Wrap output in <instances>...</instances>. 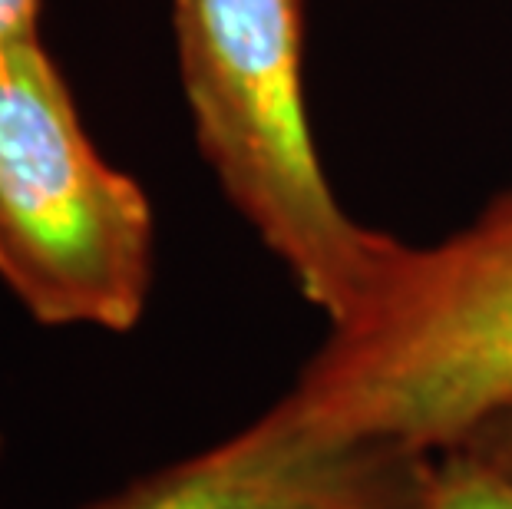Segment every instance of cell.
I'll return each instance as SVG.
<instances>
[{
	"instance_id": "cell-1",
	"label": "cell",
	"mask_w": 512,
	"mask_h": 509,
	"mask_svg": "<svg viewBox=\"0 0 512 509\" xmlns=\"http://www.w3.org/2000/svg\"><path fill=\"white\" fill-rule=\"evenodd\" d=\"M304 20L308 0H172L202 159L304 301L337 328L374 301L407 242L357 222L324 176L304 100Z\"/></svg>"
},
{
	"instance_id": "cell-2",
	"label": "cell",
	"mask_w": 512,
	"mask_h": 509,
	"mask_svg": "<svg viewBox=\"0 0 512 509\" xmlns=\"http://www.w3.org/2000/svg\"><path fill=\"white\" fill-rule=\"evenodd\" d=\"M281 400L334 437L440 453L512 400V189L460 232L403 245L374 301Z\"/></svg>"
},
{
	"instance_id": "cell-3",
	"label": "cell",
	"mask_w": 512,
	"mask_h": 509,
	"mask_svg": "<svg viewBox=\"0 0 512 509\" xmlns=\"http://www.w3.org/2000/svg\"><path fill=\"white\" fill-rule=\"evenodd\" d=\"M143 186L93 146L40 37L0 50V281L47 328L133 331L152 291Z\"/></svg>"
},
{
	"instance_id": "cell-4",
	"label": "cell",
	"mask_w": 512,
	"mask_h": 509,
	"mask_svg": "<svg viewBox=\"0 0 512 509\" xmlns=\"http://www.w3.org/2000/svg\"><path fill=\"white\" fill-rule=\"evenodd\" d=\"M433 453L334 437L275 400L215 447L83 509H403Z\"/></svg>"
},
{
	"instance_id": "cell-5",
	"label": "cell",
	"mask_w": 512,
	"mask_h": 509,
	"mask_svg": "<svg viewBox=\"0 0 512 509\" xmlns=\"http://www.w3.org/2000/svg\"><path fill=\"white\" fill-rule=\"evenodd\" d=\"M403 509H512V467L456 443L433 453L420 490Z\"/></svg>"
},
{
	"instance_id": "cell-6",
	"label": "cell",
	"mask_w": 512,
	"mask_h": 509,
	"mask_svg": "<svg viewBox=\"0 0 512 509\" xmlns=\"http://www.w3.org/2000/svg\"><path fill=\"white\" fill-rule=\"evenodd\" d=\"M460 443L463 447H473L479 453H486V457H493L499 463H506V467H512V400H506L503 407H496L493 414L479 420V424L466 433Z\"/></svg>"
},
{
	"instance_id": "cell-7",
	"label": "cell",
	"mask_w": 512,
	"mask_h": 509,
	"mask_svg": "<svg viewBox=\"0 0 512 509\" xmlns=\"http://www.w3.org/2000/svg\"><path fill=\"white\" fill-rule=\"evenodd\" d=\"M40 37V0H0V50Z\"/></svg>"
},
{
	"instance_id": "cell-8",
	"label": "cell",
	"mask_w": 512,
	"mask_h": 509,
	"mask_svg": "<svg viewBox=\"0 0 512 509\" xmlns=\"http://www.w3.org/2000/svg\"><path fill=\"white\" fill-rule=\"evenodd\" d=\"M0 453H4V437H0Z\"/></svg>"
}]
</instances>
